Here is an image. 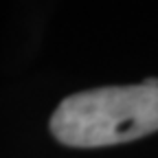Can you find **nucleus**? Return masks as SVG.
I'll use <instances>...</instances> for the list:
<instances>
[{"mask_svg": "<svg viewBox=\"0 0 158 158\" xmlns=\"http://www.w3.org/2000/svg\"><path fill=\"white\" fill-rule=\"evenodd\" d=\"M158 130V79L110 86L66 97L51 118V132L68 147H103Z\"/></svg>", "mask_w": 158, "mask_h": 158, "instance_id": "f257e3e1", "label": "nucleus"}]
</instances>
